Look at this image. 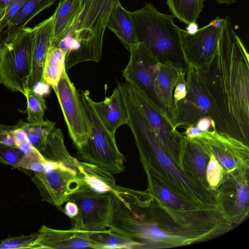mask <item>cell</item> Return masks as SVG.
<instances>
[{
	"instance_id": "cell-15",
	"label": "cell",
	"mask_w": 249,
	"mask_h": 249,
	"mask_svg": "<svg viewBox=\"0 0 249 249\" xmlns=\"http://www.w3.org/2000/svg\"><path fill=\"white\" fill-rule=\"evenodd\" d=\"M92 106L101 123L107 131L115 136L116 130L127 124L128 115L121 89L119 86L112 94L102 101L91 100Z\"/></svg>"
},
{
	"instance_id": "cell-18",
	"label": "cell",
	"mask_w": 249,
	"mask_h": 249,
	"mask_svg": "<svg viewBox=\"0 0 249 249\" xmlns=\"http://www.w3.org/2000/svg\"><path fill=\"white\" fill-rule=\"evenodd\" d=\"M83 5L84 0L59 1L53 14L54 35L52 45H55L69 34L83 9Z\"/></svg>"
},
{
	"instance_id": "cell-34",
	"label": "cell",
	"mask_w": 249,
	"mask_h": 249,
	"mask_svg": "<svg viewBox=\"0 0 249 249\" xmlns=\"http://www.w3.org/2000/svg\"><path fill=\"white\" fill-rule=\"evenodd\" d=\"M155 186L160 197L165 203L172 207H180L178 199L170 190L157 184H155Z\"/></svg>"
},
{
	"instance_id": "cell-28",
	"label": "cell",
	"mask_w": 249,
	"mask_h": 249,
	"mask_svg": "<svg viewBox=\"0 0 249 249\" xmlns=\"http://www.w3.org/2000/svg\"><path fill=\"white\" fill-rule=\"evenodd\" d=\"M37 236V233H34L7 238L0 241V249H31Z\"/></svg>"
},
{
	"instance_id": "cell-19",
	"label": "cell",
	"mask_w": 249,
	"mask_h": 249,
	"mask_svg": "<svg viewBox=\"0 0 249 249\" xmlns=\"http://www.w3.org/2000/svg\"><path fill=\"white\" fill-rule=\"evenodd\" d=\"M77 172L84 182L96 191L112 192L117 185L112 173L95 164L79 161Z\"/></svg>"
},
{
	"instance_id": "cell-41",
	"label": "cell",
	"mask_w": 249,
	"mask_h": 249,
	"mask_svg": "<svg viewBox=\"0 0 249 249\" xmlns=\"http://www.w3.org/2000/svg\"><path fill=\"white\" fill-rule=\"evenodd\" d=\"M187 25L186 31L191 34L195 33L199 29L198 25L196 22H192Z\"/></svg>"
},
{
	"instance_id": "cell-23",
	"label": "cell",
	"mask_w": 249,
	"mask_h": 249,
	"mask_svg": "<svg viewBox=\"0 0 249 249\" xmlns=\"http://www.w3.org/2000/svg\"><path fill=\"white\" fill-rule=\"evenodd\" d=\"M55 125V122L48 120L39 123H26L19 120L15 125L25 131L30 143L40 153L44 149L49 134Z\"/></svg>"
},
{
	"instance_id": "cell-17",
	"label": "cell",
	"mask_w": 249,
	"mask_h": 249,
	"mask_svg": "<svg viewBox=\"0 0 249 249\" xmlns=\"http://www.w3.org/2000/svg\"><path fill=\"white\" fill-rule=\"evenodd\" d=\"M106 27L116 35L129 52L139 43L130 11L124 8L120 1L112 10Z\"/></svg>"
},
{
	"instance_id": "cell-1",
	"label": "cell",
	"mask_w": 249,
	"mask_h": 249,
	"mask_svg": "<svg viewBox=\"0 0 249 249\" xmlns=\"http://www.w3.org/2000/svg\"><path fill=\"white\" fill-rule=\"evenodd\" d=\"M219 117L222 134L247 142L249 135V55L226 17L214 55L198 70Z\"/></svg>"
},
{
	"instance_id": "cell-30",
	"label": "cell",
	"mask_w": 249,
	"mask_h": 249,
	"mask_svg": "<svg viewBox=\"0 0 249 249\" xmlns=\"http://www.w3.org/2000/svg\"><path fill=\"white\" fill-rule=\"evenodd\" d=\"M27 0H14L0 18V35L8 23L18 14Z\"/></svg>"
},
{
	"instance_id": "cell-33",
	"label": "cell",
	"mask_w": 249,
	"mask_h": 249,
	"mask_svg": "<svg viewBox=\"0 0 249 249\" xmlns=\"http://www.w3.org/2000/svg\"><path fill=\"white\" fill-rule=\"evenodd\" d=\"M185 75L186 72L185 71L180 73L175 86L173 93V106L171 112L178 102L182 100L186 96V86Z\"/></svg>"
},
{
	"instance_id": "cell-2",
	"label": "cell",
	"mask_w": 249,
	"mask_h": 249,
	"mask_svg": "<svg viewBox=\"0 0 249 249\" xmlns=\"http://www.w3.org/2000/svg\"><path fill=\"white\" fill-rule=\"evenodd\" d=\"M130 14L139 43L159 62H184L182 29L174 23L173 15L160 13L149 3Z\"/></svg>"
},
{
	"instance_id": "cell-25",
	"label": "cell",
	"mask_w": 249,
	"mask_h": 249,
	"mask_svg": "<svg viewBox=\"0 0 249 249\" xmlns=\"http://www.w3.org/2000/svg\"><path fill=\"white\" fill-rule=\"evenodd\" d=\"M90 237L96 244L98 249H134L138 247L135 242L111 231L109 229L100 232H90Z\"/></svg>"
},
{
	"instance_id": "cell-3",
	"label": "cell",
	"mask_w": 249,
	"mask_h": 249,
	"mask_svg": "<svg viewBox=\"0 0 249 249\" xmlns=\"http://www.w3.org/2000/svg\"><path fill=\"white\" fill-rule=\"evenodd\" d=\"M119 1L84 0L83 9L69 34L73 42L66 56V70L83 62L100 60L107 22L112 10Z\"/></svg>"
},
{
	"instance_id": "cell-14",
	"label": "cell",
	"mask_w": 249,
	"mask_h": 249,
	"mask_svg": "<svg viewBox=\"0 0 249 249\" xmlns=\"http://www.w3.org/2000/svg\"><path fill=\"white\" fill-rule=\"evenodd\" d=\"M33 28L35 37L32 68L28 81V89H35L39 83H43L44 66L49 49L53 45L54 15Z\"/></svg>"
},
{
	"instance_id": "cell-36",
	"label": "cell",
	"mask_w": 249,
	"mask_h": 249,
	"mask_svg": "<svg viewBox=\"0 0 249 249\" xmlns=\"http://www.w3.org/2000/svg\"><path fill=\"white\" fill-rule=\"evenodd\" d=\"M0 144L17 147L10 130L5 125L1 124H0Z\"/></svg>"
},
{
	"instance_id": "cell-26",
	"label": "cell",
	"mask_w": 249,
	"mask_h": 249,
	"mask_svg": "<svg viewBox=\"0 0 249 249\" xmlns=\"http://www.w3.org/2000/svg\"><path fill=\"white\" fill-rule=\"evenodd\" d=\"M27 99V121L28 123L43 122L45 110L47 108L43 96L35 89H28L25 96Z\"/></svg>"
},
{
	"instance_id": "cell-42",
	"label": "cell",
	"mask_w": 249,
	"mask_h": 249,
	"mask_svg": "<svg viewBox=\"0 0 249 249\" xmlns=\"http://www.w3.org/2000/svg\"><path fill=\"white\" fill-rule=\"evenodd\" d=\"M203 2L207 0H201ZM219 4H226L227 5H230L233 4L236 2V0H215Z\"/></svg>"
},
{
	"instance_id": "cell-29",
	"label": "cell",
	"mask_w": 249,
	"mask_h": 249,
	"mask_svg": "<svg viewBox=\"0 0 249 249\" xmlns=\"http://www.w3.org/2000/svg\"><path fill=\"white\" fill-rule=\"evenodd\" d=\"M24 153L17 147L0 144V162L17 168Z\"/></svg>"
},
{
	"instance_id": "cell-21",
	"label": "cell",
	"mask_w": 249,
	"mask_h": 249,
	"mask_svg": "<svg viewBox=\"0 0 249 249\" xmlns=\"http://www.w3.org/2000/svg\"><path fill=\"white\" fill-rule=\"evenodd\" d=\"M41 154L49 161L63 163L77 172L79 161L68 151L63 133L59 128H54L50 133Z\"/></svg>"
},
{
	"instance_id": "cell-39",
	"label": "cell",
	"mask_w": 249,
	"mask_h": 249,
	"mask_svg": "<svg viewBox=\"0 0 249 249\" xmlns=\"http://www.w3.org/2000/svg\"><path fill=\"white\" fill-rule=\"evenodd\" d=\"M62 211L70 218L76 215L78 213V208L73 202L67 201Z\"/></svg>"
},
{
	"instance_id": "cell-9",
	"label": "cell",
	"mask_w": 249,
	"mask_h": 249,
	"mask_svg": "<svg viewBox=\"0 0 249 249\" xmlns=\"http://www.w3.org/2000/svg\"><path fill=\"white\" fill-rule=\"evenodd\" d=\"M32 181L42 199L61 211L62 205L85 182L75 169L60 162L52 169L35 173Z\"/></svg>"
},
{
	"instance_id": "cell-27",
	"label": "cell",
	"mask_w": 249,
	"mask_h": 249,
	"mask_svg": "<svg viewBox=\"0 0 249 249\" xmlns=\"http://www.w3.org/2000/svg\"><path fill=\"white\" fill-rule=\"evenodd\" d=\"M50 161L34 146L23 157L17 164V168H23L39 173L47 170Z\"/></svg>"
},
{
	"instance_id": "cell-12",
	"label": "cell",
	"mask_w": 249,
	"mask_h": 249,
	"mask_svg": "<svg viewBox=\"0 0 249 249\" xmlns=\"http://www.w3.org/2000/svg\"><path fill=\"white\" fill-rule=\"evenodd\" d=\"M125 82L136 105L162 147L171 148L183 141L184 137L173 126L170 119L141 89Z\"/></svg>"
},
{
	"instance_id": "cell-38",
	"label": "cell",
	"mask_w": 249,
	"mask_h": 249,
	"mask_svg": "<svg viewBox=\"0 0 249 249\" xmlns=\"http://www.w3.org/2000/svg\"><path fill=\"white\" fill-rule=\"evenodd\" d=\"M196 126L201 132L208 131L211 127L215 129L214 123L208 116H204L199 119L197 121Z\"/></svg>"
},
{
	"instance_id": "cell-4",
	"label": "cell",
	"mask_w": 249,
	"mask_h": 249,
	"mask_svg": "<svg viewBox=\"0 0 249 249\" xmlns=\"http://www.w3.org/2000/svg\"><path fill=\"white\" fill-rule=\"evenodd\" d=\"M35 34L24 27L0 45V83L25 96L32 71Z\"/></svg>"
},
{
	"instance_id": "cell-8",
	"label": "cell",
	"mask_w": 249,
	"mask_h": 249,
	"mask_svg": "<svg viewBox=\"0 0 249 249\" xmlns=\"http://www.w3.org/2000/svg\"><path fill=\"white\" fill-rule=\"evenodd\" d=\"M53 89L62 110L69 135L76 148L80 147L88 140L91 127L79 91L71 81L66 68Z\"/></svg>"
},
{
	"instance_id": "cell-44",
	"label": "cell",
	"mask_w": 249,
	"mask_h": 249,
	"mask_svg": "<svg viewBox=\"0 0 249 249\" xmlns=\"http://www.w3.org/2000/svg\"><path fill=\"white\" fill-rule=\"evenodd\" d=\"M59 0L60 1V0Z\"/></svg>"
},
{
	"instance_id": "cell-20",
	"label": "cell",
	"mask_w": 249,
	"mask_h": 249,
	"mask_svg": "<svg viewBox=\"0 0 249 249\" xmlns=\"http://www.w3.org/2000/svg\"><path fill=\"white\" fill-rule=\"evenodd\" d=\"M56 0H27L18 14L0 35V45L13 34L25 27L37 14L52 5Z\"/></svg>"
},
{
	"instance_id": "cell-16",
	"label": "cell",
	"mask_w": 249,
	"mask_h": 249,
	"mask_svg": "<svg viewBox=\"0 0 249 249\" xmlns=\"http://www.w3.org/2000/svg\"><path fill=\"white\" fill-rule=\"evenodd\" d=\"M158 67L155 91L161 110L170 119L173 106V91L178 77L184 69L183 63L178 62H158Z\"/></svg>"
},
{
	"instance_id": "cell-10",
	"label": "cell",
	"mask_w": 249,
	"mask_h": 249,
	"mask_svg": "<svg viewBox=\"0 0 249 249\" xmlns=\"http://www.w3.org/2000/svg\"><path fill=\"white\" fill-rule=\"evenodd\" d=\"M224 18L217 17L194 34L182 30L181 46L186 67L204 69L215 53Z\"/></svg>"
},
{
	"instance_id": "cell-11",
	"label": "cell",
	"mask_w": 249,
	"mask_h": 249,
	"mask_svg": "<svg viewBox=\"0 0 249 249\" xmlns=\"http://www.w3.org/2000/svg\"><path fill=\"white\" fill-rule=\"evenodd\" d=\"M129 60L123 71L125 81L141 89L163 114L154 88L158 72L157 59L140 43L129 51ZM168 117V116H167Z\"/></svg>"
},
{
	"instance_id": "cell-24",
	"label": "cell",
	"mask_w": 249,
	"mask_h": 249,
	"mask_svg": "<svg viewBox=\"0 0 249 249\" xmlns=\"http://www.w3.org/2000/svg\"><path fill=\"white\" fill-rule=\"evenodd\" d=\"M201 0H166V4L174 18L188 25L196 22L203 9Z\"/></svg>"
},
{
	"instance_id": "cell-22",
	"label": "cell",
	"mask_w": 249,
	"mask_h": 249,
	"mask_svg": "<svg viewBox=\"0 0 249 249\" xmlns=\"http://www.w3.org/2000/svg\"><path fill=\"white\" fill-rule=\"evenodd\" d=\"M67 52L59 47L52 46L47 53L44 66L43 83L54 88L57 85L65 67Z\"/></svg>"
},
{
	"instance_id": "cell-35",
	"label": "cell",
	"mask_w": 249,
	"mask_h": 249,
	"mask_svg": "<svg viewBox=\"0 0 249 249\" xmlns=\"http://www.w3.org/2000/svg\"><path fill=\"white\" fill-rule=\"evenodd\" d=\"M191 144H190V151L195 165L198 170L200 171L203 170L206 166L205 157L194 143H192Z\"/></svg>"
},
{
	"instance_id": "cell-7",
	"label": "cell",
	"mask_w": 249,
	"mask_h": 249,
	"mask_svg": "<svg viewBox=\"0 0 249 249\" xmlns=\"http://www.w3.org/2000/svg\"><path fill=\"white\" fill-rule=\"evenodd\" d=\"M68 201L74 202L78 208L76 215L71 218V229L88 232H97L108 229L111 192L96 191L84 182L70 196Z\"/></svg>"
},
{
	"instance_id": "cell-13",
	"label": "cell",
	"mask_w": 249,
	"mask_h": 249,
	"mask_svg": "<svg viewBox=\"0 0 249 249\" xmlns=\"http://www.w3.org/2000/svg\"><path fill=\"white\" fill-rule=\"evenodd\" d=\"M31 249H98L90 237V232L70 229L55 230L43 225Z\"/></svg>"
},
{
	"instance_id": "cell-37",
	"label": "cell",
	"mask_w": 249,
	"mask_h": 249,
	"mask_svg": "<svg viewBox=\"0 0 249 249\" xmlns=\"http://www.w3.org/2000/svg\"><path fill=\"white\" fill-rule=\"evenodd\" d=\"M237 188V200L236 206L238 209H242L249 198V192L247 188L241 183H238Z\"/></svg>"
},
{
	"instance_id": "cell-5",
	"label": "cell",
	"mask_w": 249,
	"mask_h": 249,
	"mask_svg": "<svg viewBox=\"0 0 249 249\" xmlns=\"http://www.w3.org/2000/svg\"><path fill=\"white\" fill-rule=\"evenodd\" d=\"M80 96L91 127L86 142L77 148V154L84 161L95 164L112 174L124 170L125 158L119 150L115 136L105 127L91 103L89 91H79Z\"/></svg>"
},
{
	"instance_id": "cell-31",
	"label": "cell",
	"mask_w": 249,
	"mask_h": 249,
	"mask_svg": "<svg viewBox=\"0 0 249 249\" xmlns=\"http://www.w3.org/2000/svg\"><path fill=\"white\" fill-rule=\"evenodd\" d=\"M6 126L10 130L18 148L24 154L31 150L33 146L29 142L26 133L22 129L15 125Z\"/></svg>"
},
{
	"instance_id": "cell-32",
	"label": "cell",
	"mask_w": 249,
	"mask_h": 249,
	"mask_svg": "<svg viewBox=\"0 0 249 249\" xmlns=\"http://www.w3.org/2000/svg\"><path fill=\"white\" fill-rule=\"evenodd\" d=\"M222 168L213 156L211 157L207 168V178L210 184L215 186L219 182L221 177Z\"/></svg>"
},
{
	"instance_id": "cell-43",
	"label": "cell",
	"mask_w": 249,
	"mask_h": 249,
	"mask_svg": "<svg viewBox=\"0 0 249 249\" xmlns=\"http://www.w3.org/2000/svg\"><path fill=\"white\" fill-rule=\"evenodd\" d=\"M3 13L0 11V18L2 15Z\"/></svg>"
},
{
	"instance_id": "cell-6",
	"label": "cell",
	"mask_w": 249,
	"mask_h": 249,
	"mask_svg": "<svg viewBox=\"0 0 249 249\" xmlns=\"http://www.w3.org/2000/svg\"><path fill=\"white\" fill-rule=\"evenodd\" d=\"M185 72L186 96L178 102L171 113L172 124L176 128L196 126L199 119L208 116L214 123L215 130L222 134L220 120L197 70L186 67Z\"/></svg>"
},
{
	"instance_id": "cell-40",
	"label": "cell",
	"mask_w": 249,
	"mask_h": 249,
	"mask_svg": "<svg viewBox=\"0 0 249 249\" xmlns=\"http://www.w3.org/2000/svg\"><path fill=\"white\" fill-rule=\"evenodd\" d=\"M186 130L184 134L188 139H193L199 136L201 131L195 125H191L185 128Z\"/></svg>"
}]
</instances>
